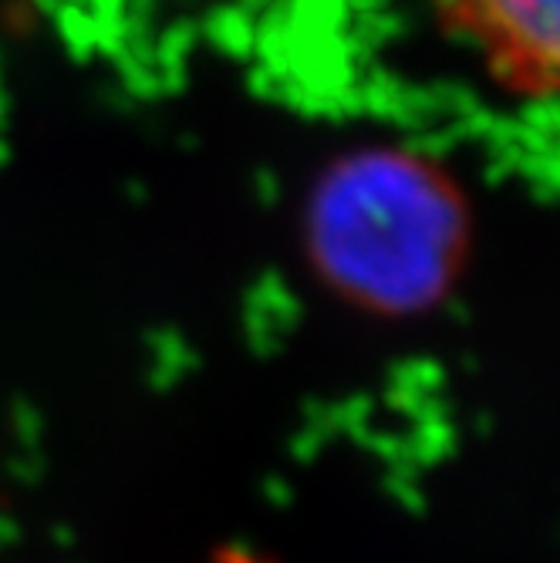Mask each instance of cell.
I'll return each mask as SVG.
<instances>
[{"mask_svg":"<svg viewBox=\"0 0 560 563\" xmlns=\"http://www.w3.org/2000/svg\"><path fill=\"white\" fill-rule=\"evenodd\" d=\"M483 65L524 95H560V0H439Z\"/></svg>","mask_w":560,"mask_h":563,"instance_id":"cell-2","label":"cell"},{"mask_svg":"<svg viewBox=\"0 0 560 563\" xmlns=\"http://www.w3.org/2000/svg\"><path fill=\"white\" fill-rule=\"evenodd\" d=\"M202 563H277L274 556L253 550V547H240V543H227V547H217Z\"/></svg>","mask_w":560,"mask_h":563,"instance_id":"cell-3","label":"cell"},{"mask_svg":"<svg viewBox=\"0 0 560 563\" xmlns=\"http://www.w3.org/2000/svg\"><path fill=\"white\" fill-rule=\"evenodd\" d=\"M466 243V199L409 152H351L318 176L304 210L315 274L375 314L436 303L463 271Z\"/></svg>","mask_w":560,"mask_h":563,"instance_id":"cell-1","label":"cell"}]
</instances>
